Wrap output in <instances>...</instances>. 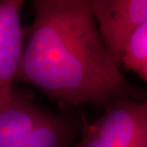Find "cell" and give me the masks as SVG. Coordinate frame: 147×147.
<instances>
[{
    "label": "cell",
    "instance_id": "obj_1",
    "mask_svg": "<svg viewBox=\"0 0 147 147\" xmlns=\"http://www.w3.org/2000/svg\"><path fill=\"white\" fill-rule=\"evenodd\" d=\"M16 79L70 105L105 108L122 98L143 99L114 62L98 32L92 0H34Z\"/></svg>",
    "mask_w": 147,
    "mask_h": 147
},
{
    "label": "cell",
    "instance_id": "obj_2",
    "mask_svg": "<svg viewBox=\"0 0 147 147\" xmlns=\"http://www.w3.org/2000/svg\"><path fill=\"white\" fill-rule=\"evenodd\" d=\"M79 133L75 117L53 113L14 89L0 110V147H73Z\"/></svg>",
    "mask_w": 147,
    "mask_h": 147
},
{
    "label": "cell",
    "instance_id": "obj_3",
    "mask_svg": "<svg viewBox=\"0 0 147 147\" xmlns=\"http://www.w3.org/2000/svg\"><path fill=\"white\" fill-rule=\"evenodd\" d=\"M73 147H147V96L122 98L81 130Z\"/></svg>",
    "mask_w": 147,
    "mask_h": 147
},
{
    "label": "cell",
    "instance_id": "obj_4",
    "mask_svg": "<svg viewBox=\"0 0 147 147\" xmlns=\"http://www.w3.org/2000/svg\"><path fill=\"white\" fill-rule=\"evenodd\" d=\"M92 8L104 45L121 69L126 43L147 21V0H92Z\"/></svg>",
    "mask_w": 147,
    "mask_h": 147
},
{
    "label": "cell",
    "instance_id": "obj_5",
    "mask_svg": "<svg viewBox=\"0 0 147 147\" xmlns=\"http://www.w3.org/2000/svg\"><path fill=\"white\" fill-rule=\"evenodd\" d=\"M22 0H0V110L13 93L25 49L20 19Z\"/></svg>",
    "mask_w": 147,
    "mask_h": 147
},
{
    "label": "cell",
    "instance_id": "obj_6",
    "mask_svg": "<svg viewBox=\"0 0 147 147\" xmlns=\"http://www.w3.org/2000/svg\"><path fill=\"white\" fill-rule=\"evenodd\" d=\"M120 67L135 73L147 85V21L137 29L126 43Z\"/></svg>",
    "mask_w": 147,
    "mask_h": 147
}]
</instances>
